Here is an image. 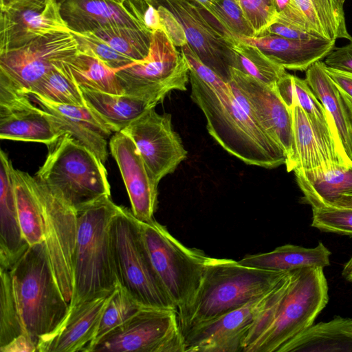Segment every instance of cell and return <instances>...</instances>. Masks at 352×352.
Returning <instances> with one entry per match:
<instances>
[{
  "instance_id": "44",
  "label": "cell",
  "mask_w": 352,
  "mask_h": 352,
  "mask_svg": "<svg viewBox=\"0 0 352 352\" xmlns=\"http://www.w3.org/2000/svg\"><path fill=\"white\" fill-rule=\"evenodd\" d=\"M123 3L131 14L148 31L163 30L160 13L151 0H124Z\"/></svg>"
},
{
  "instance_id": "1",
  "label": "cell",
  "mask_w": 352,
  "mask_h": 352,
  "mask_svg": "<svg viewBox=\"0 0 352 352\" xmlns=\"http://www.w3.org/2000/svg\"><path fill=\"white\" fill-rule=\"evenodd\" d=\"M182 53L189 66L190 98L216 142L248 165L274 168L285 164V151L256 120L243 94L205 65L188 45Z\"/></svg>"
},
{
  "instance_id": "45",
  "label": "cell",
  "mask_w": 352,
  "mask_h": 352,
  "mask_svg": "<svg viewBox=\"0 0 352 352\" xmlns=\"http://www.w3.org/2000/svg\"><path fill=\"white\" fill-rule=\"evenodd\" d=\"M265 34H275L287 38L300 41L322 38L314 32L296 27L277 18L262 35Z\"/></svg>"
},
{
  "instance_id": "20",
  "label": "cell",
  "mask_w": 352,
  "mask_h": 352,
  "mask_svg": "<svg viewBox=\"0 0 352 352\" xmlns=\"http://www.w3.org/2000/svg\"><path fill=\"white\" fill-rule=\"evenodd\" d=\"M109 146L128 192L133 214L140 221L151 222L155 219L159 182L127 135L121 131L115 133L111 137Z\"/></svg>"
},
{
  "instance_id": "35",
  "label": "cell",
  "mask_w": 352,
  "mask_h": 352,
  "mask_svg": "<svg viewBox=\"0 0 352 352\" xmlns=\"http://www.w3.org/2000/svg\"><path fill=\"white\" fill-rule=\"evenodd\" d=\"M276 89L289 108L296 102L309 118L324 123L334 122L305 79L286 73L277 82Z\"/></svg>"
},
{
  "instance_id": "27",
  "label": "cell",
  "mask_w": 352,
  "mask_h": 352,
  "mask_svg": "<svg viewBox=\"0 0 352 352\" xmlns=\"http://www.w3.org/2000/svg\"><path fill=\"white\" fill-rule=\"evenodd\" d=\"M331 251L322 243L314 248L286 244L264 253L248 254L239 261L243 265L274 271H292L330 265Z\"/></svg>"
},
{
  "instance_id": "36",
  "label": "cell",
  "mask_w": 352,
  "mask_h": 352,
  "mask_svg": "<svg viewBox=\"0 0 352 352\" xmlns=\"http://www.w3.org/2000/svg\"><path fill=\"white\" fill-rule=\"evenodd\" d=\"M60 63L36 83L28 94H37L59 104L87 105L80 87L65 73Z\"/></svg>"
},
{
  "instance_id": "39",
  "label": "cell",
  "mask_w": 352,
  "mask_h": 352,
  "mask_svg": "<svg viewBox=\"0 0 352 352\" xmlns=\"http://www.w3.org/2000/svg\"><path fill=\"white\" fill-rule=\"evenodd\" d=\"M207 11L236 40L240 36H255L236 0H211Z\"/></svg>"
},
{
  "instance_id": "2",
  "label": "cell",
  "mask_w": 352,
  "mask_h": 352,
  "mask_svg": "<svg viewBox=\"0 0 352 352\" xmlns=\"http://www.w3.org/2000/svg\"><path fill=\"white\" fill-rule=\"evenodd\" d=\"M323 267L289 271L270 293L244 341L243 352H280L311 326L329 301Z\"/></svg>"
},
{
  "instance_id": "30",
  "label": "cell",
  "mask_w": 352,
  "mask_h": 352,
  "mask_svg": "<svg viewBox=\"0 0 352 352\" xmlns=\"http://www.w3.org/2000/svg\"><path fill=\"white\" fill-rule=\"evenodd\" d=\"M294 174L304 201L311 208L329 206L341 194L352 190V164Z\"/></svg>"
},
{
  "instance_id": "56",
  "label": "cell",
  "mask_w": 352,
  "mask_h": 352,
  "mask_svg": "<svg viewBox=\"0 0 352 352\" xmlns=\"http://www.w3.org/2000/svg\"><path fill=\"white\" fill-rule=\"evenodd\" d=\"M339 1H340L342 3H344V2L346 0H339Z\"/></svg>"
},
{
  "instance_id": "54",
  "label": "cell",
  "mask_w": 352,
  "mask_h": 352,
  "mask_svg": "<svg viewBox=\"0 0 352 352\" xmlns=\"http://www.w3.org/2000/svg\"><path fill=\"white\" fill-rule=\"evenodd\" d=\"M16 0H0V8H3Z\"/></svg>"
},
{
  "instance_id": "6",
  "label": "cell",
  "mask_w": 352,
  "mask_h": 352,
  "mask_svg": "<svg viewBox=\"0 0 352 352\" xmlns=\"http://www.w3.org/2000/svg\"><path fill=\"white\" fill-rule=\"evenodd\" d=\"M48 153L34 177L76 210L111 197L104 163L67 134L48 146Z\"/></svg>"
},
{
  "instance_id": "31",
  "label": "cell",
  "mask_w": 352,
  "mask_h": 352,
  "mask_svg": "<svg viewBox=\"0 0 352 352\" xmlns=\"http://www.w3.org/2000/svg\"><path fill=\"white\" fill-rule=\"evenodd\" d=\"M304 16L309 30L323 38L351 40L343 9L339 0H294Z\"/></svg>"
},
{
  "instance_id": "29",
  "label": "cell",
  "mask_w": 352,
  "mask_h": 352,
  "mask_svg": "<svg viewBox=\"0 0 352 352\" xmlns=\"http://www.w3.org/2000/svg\"><path fill=\"white\" fill-rule=\"evenodd\" d=\"M87 106L113 133L120 132L155 104L128 94H112L80 87Z\"/></svg>"
},
{
  "instance_id": "34",
  "label": "cell",
  "mask_w": 352,
  "mask_h": 352,
  "mask_svg": "<svg viewBox=\"0 0 352 352\" xmlns=\"http://www.w3.org/2000/svg\"><path fill=\"white\" fill-rule=\"evenodd\" d=\"M88 32L133 61L147 56L153 33L143 28L126 26L108 27Z\"/></svg>"
},
{
  "instance_id": "24",
  "label": "cell",
  "mask_w": 352,
  "mask_h": 352,
  "mask_svg": "<svg viewBox=\"0 0 352 352\" xmlns=\"http://www.w3.org/2000/svg\"><path fill=\"white\" fill-rule=\"evenodd\" d=\"M58 4L61 16L70 31L88 32L118 26L146 30L131 14L123 2L115 0H62Z\"/></svg>"
},
{
  "instance_id": "53",
  "label": "cell",
  "mask_w": 352,
  "mask_h": 352,
  "mask_svg": "<svg viewBox=\"0 0 352 352\" xmlns=\"http://www.w3.org/2000/svg\"><path fill=\"white\" fill-rule=\"evenodd\" d=\"M192 3L199 6L206 10H208L211 4V0H189Z\"/></svg>"
},
{
  "instance_id": "43",
  "label": "cell",
  "mask_w": 352,
  "mask_h": 352,
  "mask_svg": "<svg viewBox=\"0 0 352 352\" xmlns=\"http://www.w3.org/2000/svg\"><path fill=\"white\" fill-rule=\"evenodd\" d=\"M238 3L255 36L262 35L278 16L274 0H238Z\"/></svg>"
},
{
  "instance_id": "23",
  "label": "cell",
  "mask_w": 352,
  "mask_h": 352,
  "mask_svg": "<svg viewBox=\"0 0 352 352\" xmlns=\"http://www.w3.org/2000/svg\"><path fill=\"white\" fill-rule=\"evenodd\" d=\"M8 155L0 152V268L10 270L28 248L19 221L13 177Z\"/></svg>"
},
{
  "instance_id": "28",
  "label": "cell",
  "mask_w": 352,
  "mask_h": 352,
  "mask_svg": "<svg viewBox=\"0 0 352 352\" xmlns=\"http://www.w3.org/2000/svg\"><path fill=\"white\" fill-rule=\"evenodd\" d=\"M60 67L79 87L112 94H125L116 75L118 70L106 65L91 50L78 48L63 60Z\"/></svg>"
},
{
  "instance_id": "19",
  "label": "cell",
  "mask_w": 352,
  "mask_h": 352,
  "mask_svg": "<svg viewBox=\"0 0 352 352\" xmlns=\"http://www.w3.org/2000/svg\"><path fill=\"white\" fill-rule=\"evenodd\" d=\"M271 292L190 329L184 334L185 352L243 351L250 329Z\"/></svg>"
},
{
  "instance_id": "51",
  "label": "cell",
  "mask_w": 352,
  "mask_h": 352,
  "mask_svg": "<svg viewBox=\"0 0 352 352\" xmlns=\"http://www.w3.org/2000/svg\"><path fill=\"white\" fill-rule=\"evenodd\" d=\"M329 206L352 208V190L341 194Z\"/></svg>"
},
{
  "instance_id": "57",
  "label": "cell",
  "mask_w": 352,
  "mask_h": 352,
  "mask_svg": "<svg viewBox=\"0 0 352 352\" xmlns=\"http://www.w3.org/2000/svg\"><path fill=\"white\" fill-rule=\"evenodd\" d=\"M58 1V3H59L60 1H61L62 0H57Z\"/></svg>"
},
{
  "instance_id": "5",
  "label": "cell",
  "mask_w": 352,
  "mask_h": 352,
  "mask_svg": "<svg viewBox=\"0 0 352 352\" xmlns=\"http://www.w3.org/2000/svg\"><path fill=\"white\" fill-rule=\"evenodd\" d=\"M118 206L104 197L76 210L74 285L69 307L111 293L118 284L109 228Z\"/></svg>"
},
{
  "instance_id": "47",
  "label": "cell",
  "mask_w": 352,
  "mask_h": 352,
  "mask_svg": "<svg viewBox=\"0 0 352 352\" xmlns=\"http://www.w3.org/2000/svg\"><path fill=\"white\" fill-rule=\"evenodd\" d=\"M274 3L278 14L277 19L310 31L294 0H274Z\"/></svg>"
},
{
  "instance_id": "12",
  "label": "cell",
  "mask_w": 352,
  "mask_h": 352,
  "mask_svg": "<svg viewBox=\"0 0 352 352\" xmlns=\"http://www.w3.org/2000/svg\"><path fill=\"white\" fill-rule=\"evenodd\" d=\"M168 10L182 26L187 43L199 59L226 82L235 60L232 36L204 8L189 0H151Z\"/></svg>"
},
{
  "instance_id": "38",
  "label": "cell",
  "mask_w": 352,
  "mask_h": 352,
  "mask_svg": "<svg viewBox=\"0 0 352 352\" xmlns=\"http://www.w3.org/2000/svg\"><path fill=\"white\" fill-rule=\"evenodd\" d=\"M142 307L126 289L118 284L111 292L103 311L89 352L96 343L124 323Z\"/></svg>"
},
{
  "instance_id": "37",
  "label": "cell",
  "mask_w": 352,
  "mask_h": 352,
  "mask_svg": "<svg viewBox=\"0 0 352 352\" xmlns=\"http://www.w3.org/2000/svg\"><path fill=\"white\" fill-rule=\"evenodd\" d=\"M0 349L26 335L15 300L8 270L0 268Z\"/></svg>"
},
{
  "instance_id": "18",
  "label": "cell",
  "mask_w": 352,
  "mask_h": 352,
  "mask_svg": "<svg viewBox=\"0 0 352 352\" xmlns=\"http://www.w3.org/2000/svg\"><path fill=\"white\" fill-rule=\"evenodd\" d=\"M230 72L229 82L243 94L256 120L285 151L287 170L294 156L292 109L283 101L276 86H270L233 67Z\"/></svg>"
},
{
  "instance_id": "22",
  "label": "cell",
  "mask_w": 352,
  "mask_h": 352,
  "mask_svg": "<svg viewBox=\"0 0 352 352\" xmlns=\"http://www.w3.org/2000/svg\"><path fill=\"white\" fill-rule=\"evenodd\" d=\"M238 40L257 47L275 63L293 71L307 70L315 63L324 59L336 44V41L323 38L300 41L275 34L240 36Z\"/></svg>"
},
{
  "instance_id": "17",
  "label": "cell",
  "mask_w": 352,
  "mask_h": 352,
  "mask_svg": "<svg viewBox=\"0 0 352 352\" xmlns=\"http://www.w3.org/2000/svg\"><path fill=\"white\" fill-rule=\"evenodd\" d=\"M29 94L0 74V138L50 146L63 135Z\"/></svg>"
},
{
  "instance_id": "8",
  "label": "cell",
  "mask_w": 352,
  "mask_h": 352,
  "mask_svg": "<svg viewBox=\"0 0 352 352\" xmlns=\"http://www.w3.org/2000/svg\"><path fill=\"white\" fill-rule=\"evenodd\" d=\"M140 226L155 272L178 312L196 294L209 256L182 244L155 219Z\"/></svg>"
},
{
  "instance_id": "58",
  "label": "cell",
  "mask_w": 352,
  "mask_h": 352,
  "mask_svg": "<svg viewBox=\"0 0 352 352\" xmlns=\"http://www.w3.org/2000/svg\"><path fill=\"white\" fill-rule=\"evenodd\" d=\"M238 1V0H236Z\"/></svg>"
},
{
  "instance_id": "32",
  "label": "cell",
  "mask_w": 352,
  "mask_h": 352,
  "mask_svg": "<svg viewBox=\"0 0 352 352\" xmlns=\"http://www.w3.org/2000/svg\"><path fill=\"white\" fill-rule=\"evenodd\" d=\"M13 177L21 229L30 245L44 241L41 207L32 186V176L14 168Z\"/></svg>"
},
{
  "instance_id": "55",
  "label": "cell",
  "mask_w": 352,
  "mask_h": 352,
  "mask_svg": "<svg viewBox=\"0 0 352 352\" xmlns=\"http://www.w3.org/2000/svg\"><path fill=\"white\" fill-rule=\"evenodd\" d=\"M116 1H119V2H123L124 0H115Z\"/></svg>"
},
{
  "instance_id": "48",
  "label": "cell",
  "mask_w": 352,
  "mask_h": 352,
  "mask_svg": "<svg viewBox=\"0 0 352 352\" xmlns=\"http://www.w3.org/2000/svg\"><path fill=\"white\" fill-rule=\"evenodd\" d=\"M349 43L333 50L324 58L327 67L352 73V39Z\"/></svg>"
},
{
  "instance_id": "49",
  "label": "cell",
  "mask_w": 352,
  "mask_h": 352,
  "mask_svg": "<svg viewBox=\"0 0 352 352\" xmlns=\"http://www.w3.org/2000/svg\"><path fill=\"white\" fill-rule=\"evenodd\" d=\"M326 71L338 89L352 115V73L337 70L327 66Z\"/></svg>"
},
{
  "instance_id": "21",
  "label": "cell",
  "mask_w": 352,
  "mask_h": 352,
  "mask_svg": "<svg viewBox=\"0 0 352 352\" xmlns=\"http://www.w3.org/2000/svg\"><path fill=\"white\" fill-rule=\"evenodd\" d=\"M111 293L69 307L60 324L39 341L36 351L89 352Z\"/></svg>"
},
{
  "instance_id": "9",
  "label": "cell",
  "mask_w": 352,
  "mask_h": 352,
  "mask_svg": "<svg viewBox=\"0 0 352 352\" xmlns=\"http://www.w3.org/2000/svg\"><path fill=\"white\" fill-rule=\"evenodd\" d=\"M125 94L157 105L173 90L186 91L189 66L163 30L152 33L147 56L118 70Z\"/></svg>"
},
{
  "instance_id": "3",
  "label": "cell",
  "mask_w": 352,
  "mask_h": 352,
  "mask_svg": "<svg viewBox=\"0 0 352 352\" xmlns=\"http://www.w3.org/2000/svg\"><path fill=\"white\" fill-rule=\"evenodd\" d=\"M288 272L252 267L230 258L208 257L196 294L178 311L183 334L200 323L264 296Z\"/></svg>"
},
{
  "instance_id": "41",
  "label": "cell",
  "mask_w": 352,
  "mask_h": 352,
  "mask_svg": "<svg viewBox=\"0 0 352 352\" xmlns=\"http://www.w3.org/2000/svg\"><path fill=\"white\" fill-rule=\"evenodd\" d=\"M311 226L324 232L352 236V208H312Z\"/></svg>"
},
{
  "instance_id": "7",
  "label": "cell",
  "mask_w": 352,
  "mask_h": 352,
  "mask_svg": "<svg viewBox=\"0 0 352 352\" xmlns=\"http://www.w3.org/2000/svg\"><path fill=\"white\" fill-rule=\"evenodd\" d=\"M109 235L118 283L142 307L177 310L155 272L131 210L118 206Z\"/></svg>"
},
{
  "instance_id": "42",
  "label": "cell",
  "mask_w": 352,
  "mask_h": 352,
  "mask_svg": "<svg viewBox=\"0 0 352 352\" xmlns=\"http://www.w3.org/2000/svg\"><path fill=\"white\" fill-rule=\"evenodd\" d=\"M70 32L78 43V48L89 49L106 65L113 69L119 70L133 62L127 56L113 50L91 32L73 31H70Z\"/></svg>"
},
{
  "instance_id": "50",
  "label": "cell",
  "mask_w": 352,
  "mask_h": 352,
  "mask_svg": "<svg viewBox=\"0 0 352 352\" xmlns=\"http://www.w3.org/2000/svg\"><path fill=\"white\" fill-rule=\"evenodd\" d=\"M1 352H34L36 346L27 336H21L0 349Z\"/></svg>"
},
{
  "instance_id": "46",
  "label": "cell",
  "mask_w": 352,
  "mask_h": 352,
  "mask_svg": "<svg viewBox=\"0 0 352 352\" xmlns=\"http://www.w3.org/2000/svg\"><path fill=\"white\" fill-rule=\"evenodd\" d=\"M155 6L160 13L163 30L168 35L174 45L176 47H181L186 44L187 40L184 29L177 19L165 7L160 5Z\"/></svg>"
},
{
  "instance_id": "15",
  "label": "cell",
  "mask_w": 352,
  "mask_h": 352,
  "mask_svg": "<svg viewBox=\"0 0 352 352\" xmlns=\"http://www.w3.org/2000/svg\"><path fill=\"white\" fill-rule=\"evenodd\" d=\"M292 111L294 156L287 172L328 169L352 164L334 122L324 123L309 118L296 102L292 105Z\"/></svg>"
},
{
  "instance_id": "14",
  "label": "cell",
  "mask_w": 352,
  "mask_h": 352,
  "mask_svg": "<svg viewBox=\"0 0 352 352\" xmlns=\"http://www.w3.org/2000/svg\"><path fill=\"white\" fill-rule=\"evenodd\" d=\"M171 118L170 113L160 114L151 107L121 131L133 141L157 182L174 172L187 157V151L173 129Z\"/></svg>"
},
{
  "instance_id": "25",
  "label": "cell",
  "mask_w": 352,
  "mask_h": 352,
  "mask_svg": "<svg viewBox=\"0 0 352 352\" xmlns=\"http://www.w3.org/2000/svg\"><path fill=\"white\" fill-rule=\"evenodd\" d=\"M280 352H352V318L336 316L329 321L313 324Z\"/></svg>"
},
{
  "instance_id": "16",
  "label": "cell",
  "mask_w": 352,
  "mask_h": 352,
  "mask_svg": "<svg viewBox=\"0 0 352 352\" xmlns=\"http://www.w3.org/2000/svg\"><path fill=\"white\" fill-rule=\"evenodd\" d=\"M0 10V54L49 34L70 32L57 0H16Z\"/></svg>"
},
{
  "instance_id": "11",
  "label": "cell",
  "mask_w": 352,
  "mask_h": 352,
  "mask_svg": "<svg viewBox=\"0 0 352 352\" xmlns=\"http://www.w3.org/2000/svg\"><path fill=\"white\" fill-rule=\"evenodd\" d=\"M32 182L41 210L43 242L52 272L65 299L70 304L74 285L76 210L34 176Z\"/></svg>"
},
{
  "instance_id": "40",
  "label": "cell",
  "mask_w": 352,
  "mask_h": 352,
  "mask_svg": "<svg viewBox=\"0 0 352 352\" xmlns=\"http://www.w3.org/2000/svg\"><path fill=\"white\" fill-rule=\"evenodd\" d=\"M29 95L42 109L78 120L106 139L113 133L108 126L87 105L59 104L47 100L37 94Z\"/></svg>"
},
{
  "instance_id": "33",
  "label": "cell",
  "mask_w": 352,
  "mask_h": 352,
  "mask_svg": "<svg viewBox=\"0 0 352 352\" xmlns=\"http://www.w3.org/2000/svg\"><path fill=\"white\" fill-rule=\"evenodd\" d=\"M233 68L270 85L275 87L287 73L286 69L270 59L257 47L242 41L234 45Z\"/></svg>"
},
{
  "instance_id": "13",
  "label": "cell",
  "mask_w": 352,
  "mask_h": 352,
  "mask_svg": "<svg viewBox=\"0 0 352 352\" xmlns=\"http://www.w3.org/2000/svg\"><path fill=\"white\" fill-rule=\"evenodd\" d=\"M77 50L78 43L70 32L49 34L0 54V74L28 94L44 76Z\"/></svg>"
},
{
  "instance_id": "10",
  "label": "cell",
  "mask_w": 352,
  "mask_h": 352,
  "mask_svg": "<svg viewBox=\"0 0 352 352\" xmlns=\"http://www.w3.org/2000/svg\"><path fill=\"white\" fill-rule=\"evenodd\" d=\"M91 352H185L177 310L142 307Z\"/></svg>"
},
{
  "instance_id": "26",
  "label": "cell",
  "mask_w": 352,
  "mask_h": 352,
  "mask_svg": "<svg viewBox=\"0 0 352 352\" xmlns=\"http://www.w3.org/2000/svg\"><path fill=\"white\" fill-rule=\"evenodd\" d=\"M311 89L333 118L348 157L352 160V115L338 89L320 60L306 70L305 78Z\"/></svg>"
},
{
  "instance_id": "52",
  "label": "cell",
  "mask_w": 352,
  "mask_h": 352,
  "mask_svg": "<svg viewBox=\"0 0 352 352\" xmlns=\"http://www.w3.org/2000/svg\"><path fill=\"white\" fill-rule=\"evenodd\" d=\"M342 275L346 280L352 283V256L344 264Z\"/></svg>"
},
{
  "instance_id": "4",
  "label": "cell",
  "mask_w": 352,
  "mask_h": 352,
  "mask_svg": "<svg viewBox=\"0 0 352 352\" xmlns=\"http://www.w3.org/2000/svg\"><path fill=\"white\" fill-rule=\"evenodd\" d=\"M26 335L36 346L63 322L69 309L54 278L44 242L30 245L9 270Z\"/></svg>"
}]
</instances>
